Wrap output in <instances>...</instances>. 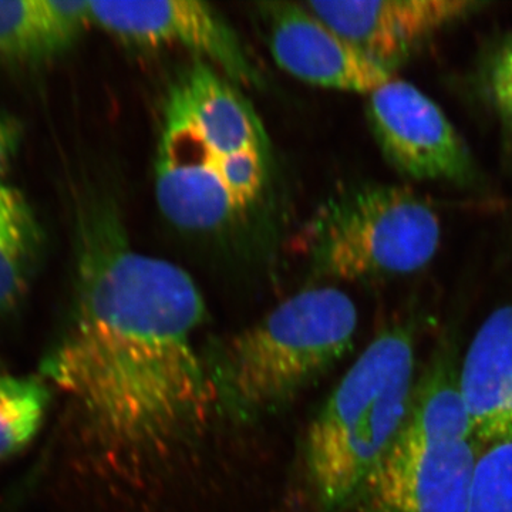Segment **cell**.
<instances>
[{
	"label": "cell",
	"mask_w": 512,
	"mask_h": 512,
	"mask_svg": "<svg viewBox=\"0 0 512 512\" xmlns=\"http://www.w3.org/2000/svg\"><path fill=\"white\" fill-rule=\"evenodd\" d=\"M490 89L495 106L512 126V36L501 46L491 64Z\"/></svg>",
	"instance_id": "2e32d148"
},
{
	"label": "cell",
	"mask_w": 512,
	"mask_h": 512,
	"mask_svg": "<svg viewBox=\"0 0 512 512\" xmlns=\"http://www.w3.org/2000/svg\"><path fill=\"white\" fill-rule=\"evenodd\" d=\"M22 126L15 117L0 111V175L6 170L18 156L20 144H22Z\"/></svg>",
	"instance_id": "e0dca14e"
},
{
	"label": "cell",
	"mask_w": 512,
	"mask_h": 512,
	"mask_svg": "<svg viewBox=\"0 0 512 512\" xmlns=\"http://www.w3.org/2000/svg\"><path fill=\"white\" fill-rule=\"evenodd\" d=\"M89 25L84 0H0V59L47 62L69 50Z\"/></svg>",
	"instance_id": "7c38bea8"
},
{
	"label": "cell",
	"mask_w": 512,
	"mask_h": 512,
	"mask_svg": "<svg viewBox=\"0 0 512 512\" xmlns=\"http://www.w3.org/2000/svg\"><path fill=\"white\" fill-rule=\"evenodd\" d=\"M466 512H512V439L478 456Z\"/></svg>",
	"instance_id": "9a60e30c"
},
{
	"label": "cell",
	"mask_w": 512,
	"mask_h": 512,
	"mask_svg": "<svg viewBox=\"0 0 512 512\" xmlns=\"http://www.w3.org/2000/svg\"><path fill=\"white\" fill-rule=\"evenodd\" d=\"M440 238L439 215L416 192L362 184L323 202L303 241L320 275L355 282L421 271L436 256Z\"/></svg>",
	"instance_id": "5b68a950"
},
{
	"label": "cell",
	"mask_w": 512,
	"mask_h": 512,
	"mask_svg": "<svg viewBox=\"0 0 512 512\" xmlns=\"http://www.w3.org/2000/svg\"><path fill=\"white\" fill-rule=\"evenodd\" d=\"M42 244V227L28 198L0 183V315L28 293Z\"/></svg>",
	"instance_id": "4fadbf2b"
},
{
	"label": "cell",
	"mask_w": 512,
	"mask_h": 512,
	"mask_svg": "<svg viewBox=\"0 0 512 512\" xmlns=\"http://www.w3.org/2000/svg\"><path fill=\"white\" fill-rule=\"evenodd\" d=\"M458 383L474 439L494 444L512 439V302L495 309L477 330Z\"/></svg>",
	"instance_id": "8fae6325"
},
{
	"label": "cell",
	"mask_w": 512,
	"mask_h": 512,
	"mask_svg": "<svg viewBox=\"0 0 512 512\" xmlns=\"http://www.w3.org/2000/svg\"><path fill=\"white\" fill-rule=\"evenodd\" d=\"M49 386L37 377L0 376V461L35 439L45 420Z\"/></svg>",
	"instance_id": "5bb4252c"
},
{
	"label": "cell",
	"mask_w": 512,
	"mask_h": 512,
	"mask_svg": "<svg viewBox=\"0 0 512 512\" xmlns=\"http://www.w3.org/2000/svg\"><path fill=\"white\" fill-rule=\"evenodd\" d=\"M416 375L412 330H383L357 357L309 426L305 468L325 512L345 507L393 446L409 414Z\"/></svg>",
	"instance_id": "3957f363"
},
{
	"label": "cell",
	"mask_w": 512,
	"mask_h": 512,
	"mask_svg": "<svg viewBox=\"0 0 512 512\" xmlns=\"http://www.w3.org/2000/svg\"><path fill=\"white\" fill-rule=\"evenodd\" d=\"M256 8L269 52L296 79L323 89L362 94L375 92L392 79V70L360 52L303 3L262 2Z\"/></svg>",
	"instance_id": "9c48e42d"
},
{
	"label": "cell",
	"mask_w": 512,
	"mask_h": 512,
	"mask_svg": "<svg viewBox=\"0 0 512 512\" xmlns=\"http://www.w3.org/2000/svg\"><path fill=\"white\" fill-rule=\"evenodd\" d=\"M357 322L355 302L338 288L295 293L210 363L218 410L249 421L285 406L352 349Z\"/></svg>",
	"instance_id": "277c9868"
},
{
	"label": "cell",
	"mask_w": 512,
	"mask_h": 512,
	"mask_svg": "<svg viewBox=\"0 0 512 512\" xmlns=\"http://www.w3.org/2000/svg\"><path fill=\"white\" fill-rule=\"evenodd\" d=\"M476 443L403 426L360 495L370 512H466Z\"/></svg>",
	"instance_id": "8992f818"
},
{
	"label": "cell",
	"mask_w": 512,
	"mask_h": 512,
	"mask_svg": "<svg viewBox=\"0 0 512 512\" xmlns=\"http://www.w3.org/2000/svg\"><path fill=\"white\" fill-rule=\"evenodd\" d=\"M92 25L137 47L180 46L231 83L258 86L261 77L231 25L198 0L90 2Z\"/></svg>",
	"instance_id": "52a82bcc"
},
{
	"label": "cell",
	"mask_w": 512,
	"mask_h": 512,
	"mask_svg": "<svg viewBox=\"0 0 512 512\" xmlns=\"http://www.w3.org/2000/svg\"><path fill=\"white\" fill-rule=\"evenodd\" d=\"M77 239L72 322L40 373L92 446L137 471L173 456L220 412L195 345L207 305L185 269L131 247L111 205L87 208Z\"/></svg>",
	"instance_id": "6da1fadb"
},
{
	"label": "cell",
	"mask_w": 512,
	"mask_h": 512,
	"mask_svg": "<svg viewBox=\"0 0 512 512\" xmlns=\"http://www.w3.org/2000/svg\"><path fill=\"white\" fill-rule=\"evenodd\" d=\"M303 5L390 70L439 30L483 6L470 0H316Z\"/></svg>",
	"instance_id": "30bf717a"
},
{
	"label": "cell",
	"mask_w": 512,
	"mask_h": 512,
	"mask_svg": "<svg viewBox=\"0 0 512 512\" xmlns=\"http://www.w3.org/2000/svg\"><path fill=\"white\" fill-rule=\"evenodd\" d=\"M269 177V143L234 83L195 59L165 94L154 187L174 227L214 232L247 217Z\"/></svg>",
	"instance_id": "7a4b0ae2"
},
{
	"label": "cell",
	"mask_w": 512,
	"mask_h": 512,
	"mask_svg": "<svg viewBox=\"0 0 512 512\" xmlns=\"http://www.w3.org/2000/svg\"><path fill=\"white\" fill-rule=\"evenodd\" d=\"M367 119L380 150L400 174L421 181H467L466 144L436 101L414 84L390 79L369 94Z\"/></svg>",
	"instance_id": "ba28073f"
}]
</instances>
